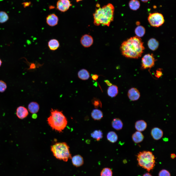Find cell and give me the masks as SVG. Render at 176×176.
Wrapping results in <instances>:
<instances>
[{"label":"cell","instance_id":"obj_20","mask_svg":"<svg viewBox=\"0 0 176 176\" xmlns=\"http://www.w3.org/2000/svg\"><path fill=\"white\" fill-rule=\"evenodd\" d=\"M112 127L117 130H121L123 127V124L119 118H115L111 122Z\"/></svg>","mask_w":176,"mask_h":176},{"label":"cell","instance_id":"obj_44","mask_svg":"<svg viewBox=\"0 0 176 176\" xmlns=\"http://www.w3.org/2000/svg\"><path fill=\"white\" fill-rule=\"evenodd\" d=\"M83 0H76L77 2H78L80 1H81Z\"/></svg>","mask_w":176,"mask_h":176},{"label":"cell","instance_id":"obj_40","mask_svg":"<svg viewBox=\"0 0 176 176\" xmlns=\"http://www.w3.org/2000/svg\"><path fill=\"white\" fill-rule=\"evenodd\" d=\"M23 3L24 6H25V7L29 6V2L24 3Z\"/></svg>","mask_w":176,"mask_h":176},{"label":"cell","instance_id":"obj_1","mask_svg":"<svg viewBox=\"0 0 176 176\" xmlns=\"http://www.w3.org/2000/svg\"><path fill=\"white\" fill-rule=\"evenodd\" d=\"M144 49L141 39L137 36L131 37L124 41L120 47L122 54L130 58L137 59L140 57Z\"/></svg>","mask_w":176,"mask_h":176},{"label":"cell","instance_id":"obj_36","mask_svg":"<svg viewBox=\"0 0 176 176\" xmlns=\"http://www.w3.org/2000/svg\"><path fill=\"white\" fill-rule=\"evenodd\" d=\"M176 157V155L174 154H172L171 155V157L172 159H174Z\"/></svg>","mask_w":176,"mask_h":176},{"label":"cell","instance_id":"obj_11","mask_svg":"<svg viewBox=\"0 0 176 176\" xmlns=\"http://www.w3.org/2000/svg\"><path fill=\"white\" fill-rule=\"evenodd\" d=\"M58 17L54 14H50L47 17L46 22L47 24L50 26L53 27L56 25L58 22Z\"/></svg>","mask_w":176,"mask_h":176},{"label":"cell","instance_id":"obj_38","mask_svg":"<svg viewBox=\"0 0 176 176\" xmlns=\"http://www.w3.org/2000/svg\"><path fill=\"white\" fill-rule=\"evenodd\" d=\"M35 67V65L34 64H32L30 66V68H33Z\"/></svg>","mask_w":176,"mask_h":176},{"label":"cell","instance_id":"obj_18","mask_svg":"<svg viewBox=\"0 0 176 176\" xmlns=\"http://www.w3.org/2000/svg\"><path fill=\"white\" fill-rule=\"evenodd\" d=\"M132 138L133 141L135 143H138L143 140L144 136L141 132L138 131L135 132L132 134Z\"/></svg>","mask_w":176,"mask_h":176},{"label":"cell","instance_id":"obj_23","mask_svg":"<svg viewBox=\"0 0 176 176\" xmlns=\"http://www.w3.org/2000/svg\"><path fill=\"white\" fill-rule=\"evenodd\" d=\"M78 77L83 80L88 79L89 77V73L87 70L83 69L80 70L78 72Z\"/></svg>","mask_w":176,"mask_h":176},{"label":"cell","instance_id":"obj_12","mask_svg":"<svg viewBox=\"0 0 176 176\" xmlns=\"http://www.w3.org/2000/svg\"><path fill=\"white\" fill-rule=\"evenodd\" d=\"M16 114L19 119H23L27 116L28 112L26 108L23 106H20L17 108Z\"/></svg>","mask_w":176,"mask_h":176},{"label":"cell","instance_id":"obj_5","mask_svg":"<svg viewBox=\"0 0 176 176\" xmlns=\"http://www.w3.org/2000/svg\"><path fill=\"white\" fill-rule=\"evenodd\" d=\"M137 159L138 165L150 171L155 165V158L152 152L143 151L140 152L137 155Z\"/></svg>","mask_w":176,"mask_h":176},{"label":"cell","instance_id":"obj_43","mask_svg":"<svg viewBox=\"0 0 176 176\" xmlns=\"http://www.w3.org/2000/svg\"><path fill=\"white\" fill-rule=\"evenodd\" d=\"M2 61H1V59H0V66H1V64H2Z\"/></svg>","mask_w":176,"mask_h":176},{"label":"cell","instance_id":"obj_2","mask_svg":"<svg viewBox=\"0 0 176 176\" xmlns=\"http://www.w3.org/2000/svg\"><path fill=\"white\" fill-rule=\"evenodd\" d=\"M96 9L93 14L94 23L97 26L100 25L109 26L114 19V7L109 3L102 7Z\"/></svg>","mask_w":176,"mask_h":176},{"label":"cell","instance_id":"obj_33","mask_svg":"<svg viewBox=\"0 0 176 176\" xmlns=\"http://www.w3.org/2000/svg\"><path fill=\"white\" fill-rule=\"evenodd\" d=\"M155 77L158 78L162 75V72L161 69H159L156 70V73L154 74Z\"/></svg>","mask_w":176,"mask_h":176},{"label":"cell","instance_id":"obj_31","mask_svg":"<svg viewBox=\"0 0 176 176\" xmlns=\"http://www.w3.org/2000/svg\"><path fill=\"white\" fill-rule=\"evenodd\" d=\"M7 86L6 83L3 81L0 80V92H4L6 89Z\"/></svg>","mask_w":176,"mask_h":176},{"label":"cell","instance_id":"obj_22","mask_svg":"<svg viewBox=\"0 0 176 176\" xmlns=\"http://www.w3.org/2000/svg\"><path fill=\"white\" fill-rule=\"evenodd\" d=\"M91 116L92 118L95 120H99L103 117L102 112L100 110L95 109L92 111Z\"/></svg>","mask_w":176,"mask_h":176},{"label":"cell","instance_id":"obj_24","mask_svg":"<svg viewBox=\"0 0 176 176\" xmlns=\"http://www.w3.org/2000/svg\"><path fill=\"white\" fill-rule=\"evenodd\" d=\"M107 139L110 142L114 143L116 142L118 139V136L114 132L111 131L108 133L107 135Z\"/></svg>","mask_w":176,"mask_h":176},{"label":"cell","instance_id":"obj_30","mask_svg":"<svg viewBox=\"0 0 176 176\" xmlns=\"http://www.w3.org/2000/svg\"><path fill=\"white\" fill-rule=\"evenodd\" d=\"M92 102L95 108H97L99 107L101 108L102 103L99 99L96 98H94L92 100Z\"/></svg>","mask_w":176,"mask_h":176},{"label":"cell","instance_id":"obj_32","mask_svg":"<svg viewBox=\"0 0 176 176\" xmlns=\"http://www.w3.org/2000/svg\"><path fill=\"white\" fill-rule=\"evenodd\" d=\"M159 176H170V174L167 170L163 169L161 170L159 172Z\"/></svg>","mask_w":176,"mask_h":176},{"label":"cell","instance_id":"obj_16","mask_svg":"<svg viewBox=\"0 0 176 176\" xmlns=\"http://www.w3.org/2000/svg\"><path fill=\"white\" fill-rule=\"evenodd\" d=\"M147 127V123L143 120L137 121L135 123V128L138 131H143L146 129Z\"/></svg>","mask_w":176,"mask_h":176},{"label":"cell","instance_id":"obj_28","mask_svg":"<svg viewBox=\"0 0 176 176\" xmlns=\"http://www.w3.org/2000/svg\"><path fill=\"white\" fill-rule=\"evenodd\" d=\"M100 176H112V170L108 167L103 168L100 172Z\"/></svg>","mask_w":176,"mask_h":176},{"label":"cell","instance_id":"obj_19","mask_svg":"<svg viewBox=\"0 0 176 176\" xmlns=\"http://www.w3.org/2000/svg\"><path fill=\"white\" fill-rule=\"evenodd\" d=\"M29 111L32 114L35 113L39 111V106L38 104L36 102H32L29 103L28 106Z\"/></svg>","mask_w":176,"mask_h":176},{"label":"cell","instance_id":"obj_27","mask_svg":"<svg viewBox=\"0 0 176 176\" xmlns=\"http://www.w3.org/2000/svg\"><path fill=\"white\" fill-rule=\"evenodd\" d=\"M145 29L142 26H139L135 29V32L136 36L139 37H143L145 33Z\"/></svg>","mask_w":176,"mask_h":176},{"label":"cell","instance_id":"obj_13","mask_svg":"<svg viewBox=\"0 0 176 176\" xmlns=\"http://www.w3.org/2000/svg\"><path fill=\"white\" fill-rule=\"evenodd\" d=\"M151 134L154 139L158 140L162 137L163 132V131L159 128L154 127L152 130Z\"/></svg>","mask_w":176,"mask_h":176},{"label":"cell","instance_id":"obj_17","mask_svg":"<svg viewBox=\"0 0 176 176\" xmlns=\"http://www.w3.org/2000/svg\"><path fill=\"white\" fill-rule=\"evenodd\" d=\"M107 92L108 96L111 98L114 97L116 96L118 93V87L116 85H112L108 88Z\"/></svg>","mask_w":176,"mask_h":176},{"label":"cell","instance_id":"obj_25","mask_svg":"<svg viewBox=\"0 0 176 176\" xmlns=\"http://www.w3.org/2000/svg\"><path fill=\"white\" fill-rule=\"evenodd\" d=\"M129 5L131 9L136 11L139 8L140 4L138 0H131L129 2Z\"/></svg>","mask_w":176,"mask_h":176},{"label":"cell","instance_id":"obj_37","mask_svg":"<svg viewBox=\"0 0 176 176\" xmlns=\"http://www.w3.org/2000/svg\"><path fill=\"white\" fill-rule=\"evenodd\" d=\"M143 176H152L150 173H146L144 174Z\"/></svg>","mask_w":176,"mask_h":176},{"label":"cell","instance_id":"obj_6","mask_svg":"<svg viewBox=\"0 0 176 176\" xmlns=\"http://www.w3.org/2000/svg\"><path fill=\"white\" fill-rule=\"evenodd\" d=\"M148 20L151 26L155 27L160 26L165 22L163 15L158 12L150 13L148 17Z\"/></svg>","mask_w":176,"mask_h":176},{"label":"cell","instance_id":"obj_21","mask_svg":"<svg viewBox=\"0 0 176 176\" xmlns=\"http://www.w3.org/2000/svg\"><path fill=\"white\" fill-rule=\"evenodd\" d=\"M147 44L149 48L153 51L156 50L159 45L158 41L154 38H152L149 40Z\"/></svg>","mask_w":176,"mask_h":176},{"label":"cell","instance_id":"obj_41","mask_svg":"<svg viewBox=\"0 0 176 176\" xmlns=\"http://www.w3.org/2000/svg\"><path fill=\"white\" fill-rule=\"evenodd\" d=\"M142 1L144 2H147L150 0H141Z\"/></svg>","mask_w":176,"mask_h":176},{"label":"cell","instance_id":"obj_29","mask_svg":"<svg viewBox=\"0 0 176 176\" xmlns=\"http://www.w3.org/2000/svg\"><path fill=\"white\" fill-rule=\"evenodd\" d=\"M9 16L5 12L0 11V23H3L6 22L9 19Z\"/></svg>","mask_w":176,"mask_h":176},{"label":"cell","instance_id":"obj_14","mask_svg":"<svg viewBox=\"0 0 176 176\" xmlns=\"http://www.w3.org/2000/svg\"><path fill=\"white\" fill-rule=\"evenodd\" d=\"M72 164L76 167H80L84 164L83 157L80 155H77L71 158Z\"/></svg>","mask_w":176,"mask_h":176},{"label":"cell","instance_id":"obj_35","mask_svg":"<svg viewBox=\"0 0 176 176\" xmlns=\"http://www.w3.org/2000/svg\"><path fill=\"white\" fill-rule=\"evenodd\" d=\"M104 82L108 86H110L112 85V84L108 80H104Z\"/></svg>","mask_w":176,"mask_h":176},{"label":"cell","instance_id":"obj_9","mask_svg":"<svg viewBox=\"0 0 176 176\" xmlns=\"http://www.w3.org/2000/svg\"><path fill=\"white\" fill-rule=\"evenodd\" d=\"M80 42L83 47H88L92 44L93 40L91 36L88 34H85L81 37Z\"/></svg>","mask_w":176,"mask_h":176},{"label":"cell","instance_id":"obj_34","mask_svg":"<svg viewBox=\"0 0 176 176\" xmlns=\"http://www.w3.org/2000/svg\"><path fill=\"white\" fill-rule=\"evenodd\" d=\"M99 76L96 74H92L91 77L92 79L96 81L98 79Z\"/></svg>","mask_w":176,"mask_h":176},{"label":"cell","instance_id":"obj_26","mask_svg":"<svg viewBox=\"0 0 176 176\" xmlns=\"http://www.w3.org/2000/svg\"><path fill=\"white\" fill-rule=\"evenodd\" d=\"M91 135L93 138L97 141H99L103 137V133L100 130H95L91 133Z\"/></svg>","mask_w":176,"mask_h":176},{"label":"cell","instance_id":"obj_15","mask_svg":"<svg viewBox=\"0 0 176 176\" xmlns=\"http://www.w3.org/2000/svg\"><path fill=\"white\" fill-rule=\"evenodd\" d=\"M48 45L50 50L54 51L56 50L59 48L60 46V44L57 39H53L49 41Z\"/></svg>","mask_w":176,"mask_h":176},{"label":"cell","instance_id":"obj_3","mask_svg":"<svg viewBox=\"0 0 176 176\" xmlns=\"http://www.w3.org/2000/svg\"><path fill=\"white\" fill-rule=\"evenodd\" d=\"M50 112V115L47 120L48 123L53 130L62 132L67 124L66 118L62 111L57 110L51 109Z\"/></svg>","mask_w":176,"mask_h":176},{"label":"cell","instance_id":"obj_7","mask_svg":"<svg viewBox=\"0 0 176 176\" xmlns=\"http://www.w3.org/2000/svg\"><path fill=\"white\" fill-rule=\"evenodd\" d=\"M155 61L153 54L145 55L142 58L141 68L145 69L151 68L154 66Z\"/></svg>","mask_w":176,"mask_h":176},{"label":"cell","instance_id":"obj_42","mask_svg":"<svg viewBox=\"0 0 176 176\" xmlns=\"http://www.w3.org/2000/svg\"><path fill=\"white\" fill-rule=\"evenodd\" d=\"M136 24L137 25H139L140 24V22H137L136 23Z\"/></svg>","mask_w":176,"mask_h":176},{"label":"cell","instance_id":"obj_39","mask_svg":"<svg viewBox=\"0 0 176 176\" xmlns=\"http://www.w3.org/2000/svg\"><path fill=\"white\" fill-rule=\"evenodd\" d=\"M37 117V115L35 113L33 114L32 116V117L34 119H35Z\"/></svg>","mask_w":176,"mask_h":176},{"label":"cell","instance_id":"obj_8","mask_svg":"<svg viewBox=\"0 0 176 176\" xmlns=\"http://www.w3.org/2000/svg\"><path fill=\"white\" fill-rule=\"evenodd\" d=\"M72 5L69 0H59L57 2L56 7L59 10L65 12L67 11Z\"/></svg>","mask_w":176,"mask_h":176},{"label":"cell","instance_id":"obj_10","mask_svg":"<svg viewBox=\"0 0 176 176\" xmlns=\"http://www.w3.org/2000/svg\"><path fill=\"white\" fill-rule=\"evenodd\" d=\"M127 95L129 99L132 101L138 100L140 96V93L139 90L134 88H132L129 90Z\"/></svg>","mask_w":176,"mask_h":176},{"label":"cell","instance_id":"obj_4","mask_svg":"<svg viewBox=\"0 0 176 176\" xmlns=\"http://www.w3.org/2000/svg\"><path fill=\"white\" fill-rule=\"evenodd\" d=\"M69 148L65 142L57 143L51 146V150L56 158L66 162L72 158Z\"/></svg>","mask_w":176,"mask_h":176}]
</instances>
